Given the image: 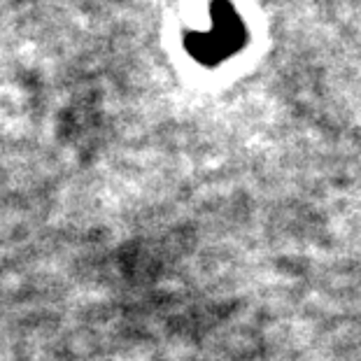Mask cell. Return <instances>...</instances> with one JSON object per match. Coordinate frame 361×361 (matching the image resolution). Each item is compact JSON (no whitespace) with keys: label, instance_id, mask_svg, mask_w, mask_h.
Instances as JSON below:
<instances>
[{"label":"cell","instance_id":"cell-1","mask_svg":"<svg viewBox=\"0 0 361 361\" xmlns=\"http://www.w3.org/2000/svg\"><path fill=\"white\" fill-rule=\"evenodd\" d=\"M212 28L207 33L187 35V51L203 66H217L233 56L247 40L245 26L228 0H212Z\"/></svg>","mask_w":361,"mask_h":361}]
</instances>
